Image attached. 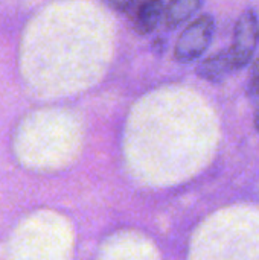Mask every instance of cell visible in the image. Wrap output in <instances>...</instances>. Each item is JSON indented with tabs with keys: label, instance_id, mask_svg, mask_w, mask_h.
I'll list each match as a JSON object with an SVG mask.
<instances>
[{
	"label": "cell",
	"instance_id": "obj_3",
	"mask_svg": "<svg viewBox=\"0 0 259 260\" xmlns=\"http://www.w3.org/2000/svg\"><path fill=\"white\" fill-rule=\"evenodd\" d=\"M232 72H235V67L227 49L215 55H211L209 58L202 61L197 67V75L214 84L223 82Z\"/></svg>",
	"mask_w": 259,
	"mask_h": 260
},
{
	"label": "cell",
	"instance_id": "obj_4",
	"mask_svg": "<svg viewBox=\"0 0 259 260\" xmlns=\"http://www.w3.org/2000/svg\"><path fill=\"white\" fill-rule=\"evenodd\" d=\"M166 6H168V2H162V0L140 3L134 14V23H136L137 30L142 34H148L154 30L159 26L160 20L163 18Z\"/></svg>",
	"mask_w": 259,
	"mask_h": 260
},
{
	"label": "cell",
	"instance_id": "obj_6",
	"mask_svg": "<svg viewBox=\"0 0 259 260\" xmlns=\"http://www.w3.org/2000/svg\"><path fill=\"white\" fill-rule=\"evenodd\" d=\"M247 94L252 98L259 96V58L250 69L249 79H247Z\"/></svg>",
	"mask_w": 259,
	"mask_h": 260
},
{
	"label": "cell",
	"instance_id": "obj_2",
	"mask_svg": "<svg viewBox=\"0 0 259 260\" xmlns=\"http://www.w3.org/2000/svg\"><path fill=\"white\" fill-rule=\"evenodd\" d=\"M259 43V20L256 14L249 9L237 21L232 46L227 49L235 70L247 66Z\"/></svg>",
	"mask_w": 259,
	"mask_h": 260
},
{
	"label": "cell",
	"instance_id": "obj_7",
	"mask_svg": "<svg viewBox=\"0 0 259 260\" xmlns=\"http://www.w3.org/2000/svg\"><path fill=\"white\" fill-rule=\"evenodd\" d=\"M255 126H256V129L259 131V107L258 110H256V113H255Z\"/></svg>",
	"mask_w": 259,
	"mask_h": 260
},
{
	"label": "cell",
	"instance_id": "obj_1",
	"mask_svg": "<svg viewBox=\"0 0 259 260\" xmlns=\"http://www.w3.org/2000/svg\"><path fill=\"white\" fill-rule=\"evenodd\" d=\"M214 29H215L214 18L208 14L200 15L198 18L191 21L180 34L176 43L174 55L177 61L191 62L200 58L212 41Z\"/></svg>",
	"mask_w": 259,
	"mask_h": 260
},
{
	"label": "cell",
	"instance_id": "obj_5",
	"mask_svg": "<svg viewBox=\"0 0 259 260\" xmlns=\"http://www.w3.org/2000/svg\"><path fill=\"white\" fill-rule=\"evenodd\" d=\"M202 8L200 0H176L168 3L163 21L168 29H176L188 18H191Z\"/></svg>",
	"mask_w": 259,
	"mask_h": 260
}]
</instances>
